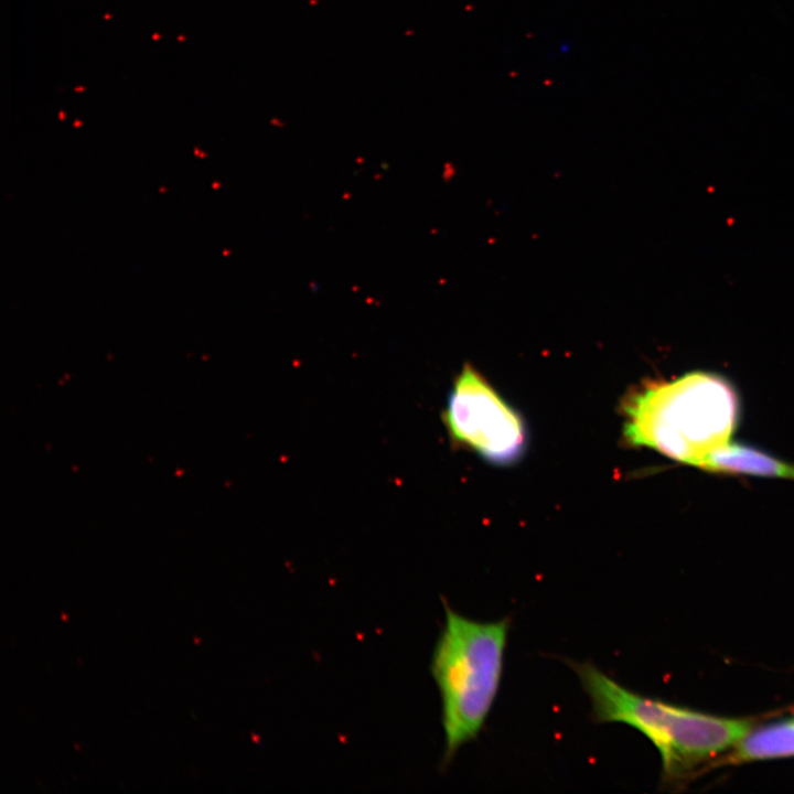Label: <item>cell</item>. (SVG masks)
<instances>
[{
    "instance_id": "6da1fadb",
    "label": "cell",
    "mask_w": 794,
    "mask_h": 794,
    "mask_svg": "<svg viewBox=\"0 0 794 794\" xmlns=\"http://www.w3.org/2000/svg\"><path fill=\"white\" fill-rule=\"evenodd\" d=\"M737 391L722 376L702 371L644 383L623 404L629 444L701 468L727 446L739 421Z\"/></svg>"
},
{
    "instance_id": "7a4b0ae2",
    "label": "cell",
    "mask_w": 794,
    "mask_h": 794,
    "mask_svg": "<svg viewBox=\"0 0 794 794\" xmlns=\"http://www.w3.org/2000/svg\"><path fill=\"white\" fill-rule=\"evenodd\" d=\"M591 701L598 723H622L657 749L663 779L679 780L697 762L732 748L750 730L745 720L697 712L635 693L591 662L568 661Z\"/></svg>"
},
{
    "instance_id": "3957f363",
    "label": "cell",
    "mask_w": 794,
    "mask_h": 794,
    "mask_svg": "<svg viewBox=\"0 0 794 794\" xmlns=\"http://www.w3.org/2000/svg\"><path fill=\"white\" fill-rule=\"evenodd\" d=\"M509 626L508 618L478 621L444 603L430 670L441 700L446 761L484 727L500 689Z\"/></svg>"
},
{
    "instance_id": "277c9868",
    "label": "cell",
    "mask_w": 794,
    "mask_h": 794,
    "mask_svg": "<svg viewBox=\"0 0 794 794\" xmlns=\"http://www.w3.org/2000/svg\"><path fill=\"white\" fill-rule=\"evenodd\" d=\"M452 443L495 464H511L527 443L525 423L471 364L455 377L442 411Z\"/></svg>"
},
{
    "instance_id": "5b68a950",
    "label": "cell",
    "mask_w": 794,
    "mask_h": 794,
    "mask_svg": "<svg viewBox=\"0 0 794 794\" xmlns=\"http://www.w3.org/2000/svg\"><path fill=\"white\" fill-rule=\"evenodd\" d=\"M700 469L720 473L794 480V464L740 443H728L717 450L709 455Z\"/></svg>"
},
{
    "instance_id": "8992f818",
    "label": "cell",
    "mask_w": 794,
    "mask_h": 794,
    "mask_svg": "<svg viewBox=\"0 0 794 794\" xmlns=\"http://www.w3.org/2000/svg\"><path fill=\"white\" fill-rule=\"evenodd\" d=\"M794 755V718L750 730L728 755L730 763Z\"/></svg>"
}]
</instances>
